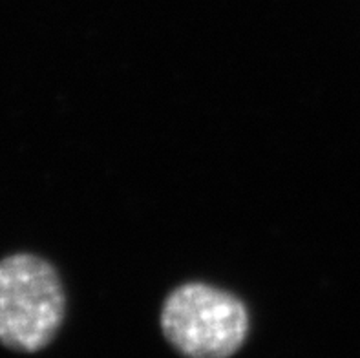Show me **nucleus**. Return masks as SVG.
Instances as JSON below:
<instances>
[{
  "mask_svg": "<svg viewBox=\"0 0 360 358\" xmlns=\"http://www.w3.org/2000/svg\"><path fill=\"white\" fill-rule=\"evenodd\" d=\"M66 314L59 272L35 254L0 260V344L37 353L55 338Z\"/></svg>",
  "mask_w": 360,
  "mask_h": 358,
  "instance_id": "1",
  "label": "nucleus"
},
{
  "mask_svg": "<svg viewBox=\"0 0 360 358\" xmlns=\"http://www.w3.org/2000/svg\"><path fill=\"white\" fill-rule=\"evenodd\" d=\"M160 322L165 338L185 358H229L242 350L251 318L233 293L188 281L165 298Z\"/></svg>",
  "mask_w": 360,
  "mask_h": 358,
  "instance_id": "2",
  "label": "nucleus"
}]
</instances>
